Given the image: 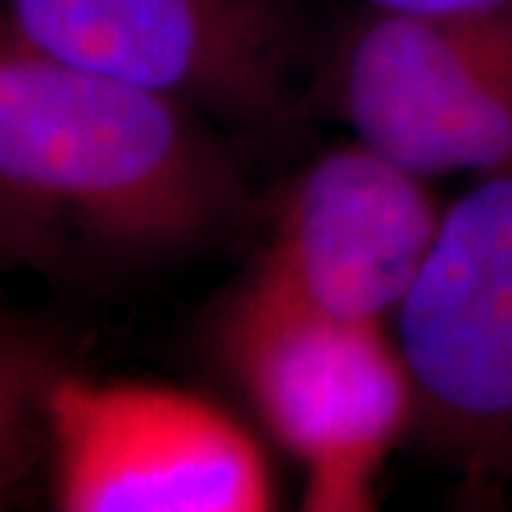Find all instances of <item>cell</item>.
I'll list each match as a JSON object with an SVG mask.
<instances>
[{
    "instance_id": "obj_3",
    "label": "cell",
    "mask_w": 512,
    "mask_h": 512,
    "mask_svg": "<svg viewBox=\"0 0 512 512\" xmlns=\"http://www.w3.org/2000/svg\"><path fill=\"white\" fill-rule=\"evenodd\" d=\"M222 345L259 419L299 461L305 510H370L382 464L416 413L390 325L333 319L245 282Z\"/></svg>"
},
{
    "instance_id": "obj_5",
    "label": "cell",
    "mask_w": 512,
    "mask_h": 512,
    "mask_svg": "<svg viewBox=\"0 0 512 512\" xmlns=\"http://www.w3.org/2000/svg\"><path fill=\"white\" fill-rule=\"evenodd\" d=\"M52 498L66 512H262L268 461L222 407L180 387L57 373L43 402Z\"/></svg>"
},
{
    "instance_id": "obj_6",
    "label": "cell",
    "mask_w": 512,
    "mask_h": 512,
    "mask_svg": "<svg viewBox=\"0 0 512 512\" xmlns=\"http://www.w3.org/2000/svg\"><path fill=\"white\" fill-rule=\"evenodd\" d=\"M330 106L356 140L416 174L512 160V6L416 18L365 9L328 63Z\"/></svg>"
},
{
    "instance_id": "obj_2",
    "label": "cell",
    "mask_w": 512,
    "mask_h": 512,
    "mask_svg": "<svg viewBox=\"0 0 512 512\" xmlns=\"http://www.w3.org/2000/svg\"><path fill=\"white\" fill-rule=\"evenodd\" d=\"M413 430L478 493L512 481V160L476 174L390 322Z\"/></svg>"
},
{
    "instance_id": "obj_7",
    "label": "cell",
    "mask_w": 512,
    "mask_h": 512,
    "mask_svg": "<svg viewBox=\"0 0 512 512\" xmlns=\"http://www.w3.org/2000/svg\"><path fill=\"white\" fill-rule=\"evenodd\" d=\"M441 214L427 177L353 137L288 185L248 282L333 319L390 325Z\"/></svg>"
},
{
    "instance_id": "obj_9",
    "label": "cell",
    "mask_w": 512,
    "mask_h": 512,
    "mask_svg": "<svg viewBox=\"0 0 512 512\" xmlns=\"http://www.w3.org/2000/svg\"><path fill=\"white\" fill-rule=\"evenodd\" d=\"M367 9L387 15H416V18H450L510 9L512 0H365Z\"/></svg>"
},
{
    "instance_id": "obj_1",
    "label": "cell",
    "mask_w": 512,
    "mask_h": 512,
    "mask_svg": "<svg viewBox=\"0 0 512 512\" xmlns=\"http://www.w3.org/2000/svg\"><path fill=\"white\" fill-rule=\"evenodd\" d=\"M242 208L245 180L200 111L40 55L0 20V274L160 262Z\"/></svg>"
},
{
    "instance_id": "obj_4",
    "label": "cell",
    "mask_w": 512,
    "mask_h": 512,
    "mask_svg": "<svg viewBox=\"0 0 512 512\" xmlns=\"http://www.w3.org/2000/svg\"><path fill=\"white\" fill-rule=\"evenodd\" d=\"M23 46L200 114L279 126L305 49L293 0H0Z\"/></svg>"
},
{
    "instance_id": "obj_8",
    "label": "cell",
    "mask_w": 512,
    "mask_h": 512,
    "mask_svg": "<svg viewBox=\"0 0 512 512\" xmlns=\"http://www.w3.org/2000/svg\"><path fill=\"white\" fill-rule=\"evenodd\" d=\"M60 365L46 342L0 322V481L29 433L43 427V402Z\"/></svg>"
}]
</instances>
